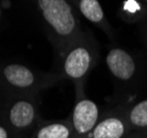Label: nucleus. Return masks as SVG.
I'll return each mask as SVG.
<instances>
[{
	"label": "nucleus",
	"mask_w": 147,
	"mask_h": 138,
	"mask_svg": "<svg viewBox=\"0 0 147 138\" xmlns=\"http://www.w3.org/2000/svg\"><path fill=\"white\" fill-rule=\"evenodd\" d=\"M126 138H147V133H134Z\"/></svg>",
	"instance_id": "14"
},
{
	"label": "nucleus",
	"mask_w": 147,
	"mask_h": 138,
	"mask_svg": "<svg viewBox=\"0 0 147 138\" xmlns=\"http://www.w3.org/2000/svg\"><path fill=\"white\" fill-rule=\"evenodd\" d=\"M143 36H144V43L147 49V15L143 20Z\"/></svg>",
	"instance_id": "13"
},
{
	"label": "nucleus",
	"mask_w": 147,
	"mask_h": 138,
	"mask_svg": "<svg viewBox=\"0 0 147 138\" xmlns=\"http://www.w3.org/2000/svg\"><path fill=\"white\" fill-rule=\"evenodd\" d=\"M0 138H15L10 128L0 116Z\"/></svg>",
	"instance_id": "12"
},
{
	"label": "nucleus",
	"mask_w": 147,
	"mask_h": 138,
	"mask_svg": "<svg viewBox=\"0 0 147 138\" xmlns=\"http://www.w3.org/2000/svg\"><path fill=\"white\" fill-rule=\"evenodd\" d=\"M30 138H73L69 117L61 120H41Z\"/></svg>",
	"instance_id": "9"
},
{
	"label": "nucleus",
	"mask_w": 147,
	"mask_h": 138,
	"mask_svg": "<svg viewBox=\"0 0 147 138\" xmlns=\"http://www.w3.org/2000/svg\"><path fill=\"white\" fill-rule=\"evenodd\" d=\"M101 118L100 107L85 96L84 91L75 92V104L69 116L73 131V138H82L93 131Z\"/></svg>",
	"instance_id": "5"
},
{
	"label": "nucleus",
	"mask_w": 147,
	"mask_h": 138,
	"mask_svg": "<svg viewBox=\"0 0 147 138\" xmlns=\"http://www.w3.org/2000/svg\"><path fill=\"white\" fill-rule=\"evenodd\" d=\"M105 63L112 77L119 84H131L138 74L136 58L125 49L114 46L110 49Z\"/></svg>",
	"instance_id": "6"
},
{
	"label": "nucleus",
	"mask_w": 147,
	"mask_h": 138,
	"mask_svg": "<svg viewBox=\"0 0 147 138\" xmlns=\"http://www.w3.org/2000/svg\"><path fill=\"white\" fill-rule=\"evenodd\" d=\"M78 12H80L88 21L101 29L110 39H114L115 33L106 18L103 8L98 0H69Z\"/></svg>",
	"instance_id": "8"
},
{
	"label": "nucleus",
	"mask_w": 147,
	"mask_h": 138,
	"mask_svg": "<svg viewBox=\"0 0 147 138\" xmlns=\"http://www.w3.org/2000/svg\"><path fill=\"white\" fill-rule=\"evenodd\" d=\"M126 117L132 133H147V98L126 109Z\"/></svg>",
	"instance_id": "10"
},
{
	"label": "nucleus",
	"mask_w": 147,
	"mask_h": 138,
	"mask_svg": "<svg viewBox=\"0 0 147 138\" xmlns=\"http://www.w3.org/2000/svg\"><path fill=\"white\" fill-rule=\"evenodd\" d=\"M2 19V0H0V22Z\"/></svg>",
	"instance_id": "15"
},
{
	"label": "nucleus",
	"mask_w": 147,
	"mask_h": 138,
	"mask_svg": "<svg viewBox=\"0 0 147 138\" xmlns=\"http://www.w3.org/2000/svg\"><path fill=\"white\" fill-rule=\"evenodd\" d=\"M39 95L0 91V116L15 138H30L40 118Z\"/></svg>",
	"instance_id": "3"
},
{
	"label": "nucleus",
	"mask_w": 147,
	"mask_h": 138,
	"mask_svg": "<svg viewBox=\"0 0 147 138\" xmlns=\"http://www.w3.org/2000/svg\"><path fill=\"white\" fill-rule=\"evenodd\" d=\"M59 59L58 73L64 80L73 82L75 92L84 91L90 73L100 61V48L93 33L83 30Z\"/></svg>",
	"instance_id": "2"
},
{
	"label": "nucleus",
	"mask_w": 147,
	"mask_h": 138,
	"mask_svg": "<svg viewBox=\"0 0 147 138\" xmlns=\"http://www.w3.org/2000/svg\"><path fill=\"white\" fill-rule=\"evenodd\" d=\"M131 134L126 109L116 108L101 115L93 131L82 138H126Z\"/></svg>",
	"instance_id": "7"
},
{
	"label": "nucleus",
	"mask_w": 147,
	"mask_h": 138,
	"mask_svg": "<svg viewBox=\"0 0 147 138\" xmlns=\"http://www.w3.org/2000/svg\"><path fill=\"white\" fill-rule=\"evenodd\" d=\"M140 1H143V2H144V3L147 6V0H140Z\"/></svg>",
	"instance_id": "16"
},
{
	"label": "nucleus",
	"mask_w": 147,
	"mask_h": 138,
	"mask_svg": "<svg viewBox=\"0 0 147 138\" xmlns=\"http://www.w3.org/2000/svg\"><path fill=\"white\" fill-rule=\"evenodd\" d=\"M41 22L45 36L60 57L81 34L78 10L69 0H29Z\"/></svg>",
	"instance_id": "1"
},
{
	"label": "nucleus",
	"mask_w": 147,
	"mask_h": 138,
	"mask_svg": "<svg viewBox=\"0 0 147 138\" xmlns=\"http://www.w3.org/2000/svg\"><path fill=\"white\" fill-rule=\"evenodd\" d=\"M64 79L58 72L44 73L19 62L0 63V91L8 93L40 95Z\"/></svg>",
	"instance_id": "4"
},
{
	"label": "nucleus",
	"mask_w": 147,
	"mask_h": 138,
	"mask_svg": "<svg viewBox=\"0 0 147 138\" xmlns=\"http://www.w3.org/2000/svg\"><path fill=\"white\" fill-rule=\"evenodd\" d=\"M121 15L128 22L144 20L147 15V6L140 0H125L121 7Z\"/></svg>",
	"instance_id": "11"
}]
</instances>
